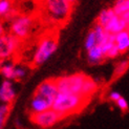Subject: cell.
<instances>
[{"mask_svg":"<svg viewBox=\"0 0 129 129\" xmlns=\"http://www.w3.org/2000/svg\"><path fill=\"white\" fill-rule=\"evenodd\" d=\"M58 48V40L54 35H45L38 42L33 54L31 63L34 66H40L53 56Z\"/></svg>","mask_w":129,"mask_h":129,"instance_id":"277c9868","label":"cell"},{"mask_svg":"<svg viewBox=\"0 0 129 129\" xmlns=\"http://www.w3.org/2000/svg\"><path fill=\"white\" fill-rule=\"evenodd\" d=\"M121 96H122V94H121L119 91H115V90H112V91L109 92V94H108V99L110 100L111 102L115 103V102H117V101L121 98Z\"/></svg>","mask_w":129,"mask_h":129,"instance_id":"cb8c5ba5","label":"cell"},{"mask_svg":"<svg viewBox=\"0 0 129 129\" xmlns=\"http://www.w3.org/2000/svg\"><path fill=\"white\" fill-rule=\"evenodd\" d=\"M98 90V83L93 79L87 77L82 88V95L86 99H90L94 94V92Z\"/></svg>","mask_w":129,"mask_h":129,"instance_id":"2e32d148","label":"cell"},{"mask_svg":"<svg viewBox=\"0 0 129 129\" xmlns=\"http://www.w3.org/2000/svg\"><path fill=\"white\" fill-rule=\"evenodd\" d=\"M16 67L17 65L12 60L0 61V76L4 80H16Z\"/></svg>","mask_w":129,"mask_h":129,"instance_id":"4fadbf2b","label":"cell"},{"mask_svg":"<svg viewBox=\"0 0 129 129\" xmlns=\"http://www.w3.org/2000/svg\"><path fill=\"white\" fill-rule=\"evenodd\" d=\"M10 112H11V105L10 104H4V103L0 102V118H6L8 119Z\"/></svg>","mask_w":129,"mask_h":129,"instance_id":"7402d4cb","label":"cell"},{"mask_svg":"<svg viewBox=\"0 0 129 129\" xmlns=\"http://www.w3.org/2000/svg\"><path fill=\"white\" fill-rule=\"evenodd\" d=\"M127 29H129V18L127 19Z\"/></svg>","mask_w":129,"mask_h":129,"instance_id":"83f0119b","label":"cell"},{"mask_svg":"<svg viewBox=\"0 0 129 129\" xmlns=\"http://www.w3.org/2000/svg\"><path fill=\"white\" fill-rule=\"evenodd\" d=\"M115 105H117L118 108L120 109L121 111H123V112L127 111V110H128V108H129L128 102H127V100L124 98V96H121V98H120L117 102H115Z\"/></svg>","mask_w":129,"mask_h":129,"instance_id":"44dd1931","label":"cell"},{"mask_svg":"<svg viewBox=\"0 0 129 129\" xmlns=\"http://www.w3.org/2000/svg\"><path fill=\"white\" fill-rule=\"evenodd\" d=\"M54 103L47 100L46 98H44L42 95H39L37 93H34L33 98L30 99L29 104H28V111L30 114H36V113H40L45 110L53 108Z\"/></svg>","mask_w":129,"mask_h":129,"instance_id":"9c48e42d","label":"cell"},{"mask_svg":"<svg viewBox=\"0 0 129 129\" xmlns=\"http://www.w3.org/2000/svg\"><path fill=\"white\" fill-rule=\"evenodd\" d=\"M21 43V40L8 31L0 37V61L12 60L18 54Z\"/></svg>","mask_w":129,"mask_h":129,"instance_id":"8992f818","label":"cell"},{"mask_svg":"<svg viewBox=\"0 0 129 129\" xmlns=\"http://www.w3.org/2000/svg\"><path fill=\"white\" fill-rule=\"evenodd\" d=\"M115 15V12L113 11L112 8H107L100 12V14L96 18V24L101 25V26L105 27L106 24L112 19V17Z\"/></svg>","mask_w":129,"mask_h":129,"instance_id":"ac0fdd59","label":"cell"},{"mask_svg":"<svg viewBox=\"0 0 129 129\" xmlns=\"http://www.w3.org/2000/svg\"><path fill=\"white\" fill-rule=\"evenodd\" d=\"M35 28V18L28 14H18L9 22V33L19 40H27Z\"/></svg>","mask_w":129,"mask_h":129,"instance_id":"3957f363","label":"cell"},{"mask_svg":"<svg viewBox=\"0 0 129 129\" xmlns=\"http://www.w3.org/2000/svg\"><path fill=\"white\" fill-rule=\"evenodd\" d=\"M129 67V61L127 60H123V61H120L117 66H115V69H114V76L115 77H120L123 75L126 70L128 69Z\"/></svg>","mask_w":129,"mask_h":129,"instance_id":"ffe728a7","label":"cell"},{"mask_svg":"<svg viewBox=\"0 0 129 129\" xmlns=\"http://www.w3.org/2000/svg\"><path fill=\"white\" fill-rule=\"evenodd\" d=\"M88 101L89 99H86L80 94L59 92L54 101L53 109L59 113L62 118H65L81 111L86 106Z\"/></svg>","mask_w":129,"mask_h":129,"instance_id":"6da1fadb","label":"cell"},{"mask_svg":"<svg viewBox=\"0 0 129 129\" xmlns=\"http://www.w3.org/2000/svg\"><path fill=\"white\" fill-rule=\"evenodd\" d=\"M41 3L45 18L51 23L62 25L69 20L74 6L69 0H41Z\"/></svg>","mask_w":129,"mask_h":129,"instance_id":"7a4b0ae2","label":"cell"},{"mask_svg":"<svg viewBox=\"0 0 129 129\" xmlns=\"http://www.w3.org/2000/svg\"><path fill=\"white\" fill-rule=\"evenodd\" d=\"M13 1H16V0H13Z\"/></svg>","mask_w":129,"mask_h":129,"instance_id":"f1b7e54d","label":"cell"},{"mask_svg":"<svg viewBox=\"0 0 129 129\" xmlns=\"http://www.w3.org/2000/svg\"><path fill=\"white\" fill-rule=\"evenodd\" d=\"M63 118L57 111H55L53 108L48 109V110H45L43 112H40V113L30 114V121L35 125H37L38 127H40L42 129H47V128L55 126Z\"/></svg>","mask_w":129,"mask_h":129,"instance_id":"52a82bcc","label":"cell"},{"mask_svg":"<svg viewBox=\"0 0 129 129\" xmlns=\"http://www.w3.org/2000/svg\"><path fill=\"white\" fill-rule=\"evenodd\" d=\"M112 9L115 14L124 17L126 20L129 18V0H117L113 3Z\"/></svg>","mask_w":129,"mask_h":129,"instance_id":"e0dca14e","label":"cell"},{"mask_svg":"<svg viewBox=\"0 0 129 129\" xmlns=\"http://www.w3.org/2000/svg\"><path fill=\"white\" fill-rule=\"evenodd\" d=\"M26 69H25L24 66L21 65H17L16 67V80H21L23 79L25 76H26Z\"/></svg>","mask_w":129,"mask_h":129,"instance_id":"603a6c76","label":"cell"},{"mask_svg":"<svg viewBox=\"0 0 129 129\" xmlns=\"http://www.w3.org/2000/svg\"><path fill=\"white\" fill-rule=\"evenodd\" d=\"M14 2L13 0H0V19L8 23L19 14Z\"/></svg>","mask_w":129,"mask_h":129,"instance_id":"8fae6325","label":"cell"},{"mask_svg":"<svg viewBox=\"0 0 129 129\" xmlns=\"http://www.w3.org/2000/svg\"><path fill=\"white\" fill-rule=\"evenodd\" d=\"M70 1V3H73V4H75L76 2H77V0H69Z\"/></svg>","mask_w":129,"mask_h":129,"instance_id":"4316f807","label":"cell"},{"mask_svg":"<svg viewBox=\"0 0 129 129\" xmlns=\"http://www.w3.org/2000/svg\"><path fill=\"white\" fill-rule=\"evenodd\" d=\"M95 45H98V40H96V37L93 29H91L89 33L86 35L85 41H84V47L86 50H89L90 48L94 47Z\"/></svg>","mask_w":129,"mask_h":129,"instance_id":"d6986e66","label":"cell"},{"mask_svg":"<svg viewBox=\"0 0 129 129\" xmlns=\"http://www.w3.org/2000/svg\"><path fill=\"white\" fill-rule=\"evenodd\" d=\"M6 33V27H5V21L0 19V37L3 36Z\"/></svg>","mask_w":129,"mask_h":129,"instance_id":"d4e9b609","label":"cell"},{"mask_svg":"<svg viewBox=\"0 0 129 129\" xmlns=\"http://www.w3.org/2000/svg\"><path fill=\"white\" fill-rule=\"evenodd\" d=\"M17 96V91L13 81L4 80L0 83V102L4 104H12Z\"/></svg>","mask_w":129,"mask_h":129,"instance_id":"30bf717a","label":"cell"},{"mask_svg":"<svg viewBox=\"0 0 129 129\" xmlns=\"http://www.w3.org/2000/svg\"><path fill=\"white\" fill-rule=\"evenodd\" d=\"M6 122V118H0V129H3Z\"/></svg>","mask_w":129,"mask_h":129,"instance_id":"484cf974","label":"cell"},{"mask_svg":"<svg viewBox=\"0 0 129 129\" xmlns=\"http://www.w3.org/2000/svg\"><path fill=\"white\" fill-rule=\"evenodd\" d=\"M114 42L120 51V54H124L129 49V29H124L114 35Z\"/></svg>","mask_w":129,"mask_h":129,"instance_id":"5bb4252c","label":"cell"},{"mask_svg":"<svg viewBox=\"0 0 129 129\" xmlns=\"http://www.w3.org/2000/svg\"><path fill=\"white\" fill-rule=\"evenodd\" d=\"M35 93L42 95V96H44V98H46L47 100H49L54 103L57 94L59 93L56 80L55 79H48V80L43 81L42 83H40V85L37 87Z\"/></svg>","mask_w":129,"mask_h":129,"instance_id":"ba28073f","label":"cell"},{"mask_svg":"<svg viewBox=\"0 0 129 129\" xmlns=\"http://www.w3.org/2000/svg\"><path fill=\"white\" fill-rule=\"evenodd\" d=\"M104 28L107 33L111 34V35H115V34H118L120 31L127 28V20L124 17L115 14L112 17L111 20L106 24V26Z\"/></svg>","mask_w":129,"mask_h":129,"instance_id":"7c38bea8","label":"cell"},{"mask_svg":"<svg viewBox=\"0 0 129 129\" xmlns=\"http://www.w3.org/2000/svg\"><path fill=\"white\" fill-rule=\"evenodd\" d=\"M86 78V75L82 73H77L68 76H63L55 80L59 92H69L82 95V88Z\"/></svg>","mask_w":129,"mask_h":129,"instance_id":"5b68a950","label":"cell"},{"mask_svg":"<svg viewBox=\"0 0 129 129\" xmlns=\"http://www.w3.org/2000/svg\"><path fill=\"white\" fill-rule=\"evenodd\" d=\"M106 59L105 53L101 45H95L94 47L87 50V60L90 64H99Z\"/></svg>","mask_w":129,"mask_h":129,"instance_id":"9a60e30c","label":"cell"}]
</instances>
